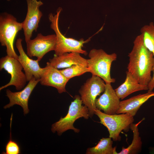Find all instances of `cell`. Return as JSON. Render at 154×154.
Listing matches in <instances>:
<instances>
[{
	"instance_id": "1",
	"label": "cell",
	"mask_w": 154,
	"mask_h": 154,
	"mask_svg": "<svg viewBox=\"0 0 154 154\" xmlns=\"http://www.w3.org/2000/svg\"><path fill=\"white\" fill-rule=\"evenodd\" d=\"M133 43V48L128 55L127 71L140 84L148 86L152 78L154 55L145 46L141 34L135 38Z\"/></svg>"
},
{
	"instance_id": "2",
	"label": "cell",
	"mask_w": 154,
	"mask_h": 154,
	"mask_svg": "<svg viewBox=\"0 0 154 154\" xmlns=\"http://www.w3.org/2000/svg\"><path fill=\"white\" fill-rule=\"evenodd\" d=\"M62 11L59 8L56 14L52 13L48 15V19L50 22V27L54 32L56 37V43L55 55L58 56L66 53L77 52L86 55L87 52L82 48L84 44L88 42L90 38L86 40L83 38L78 40L72 38H67L60 32L59 27V20L60 14Z\"/></svg>"
},
{
	"instance_id": "3",
	"label": "cell",
	"mask_w": 154,
	"mask_h": 154,
	"mask_svg": "<svg viewBox=\"0 0 154 154\" xmlns=\"http://www.w3.org/2000/svg\"><path fill=\"white\" fill-rule=\"evenodd\" d=\"M88 56L89 58L87 60L90 72L101 78L106 84L115 82V79L111 77L110 69L112 62L116 60V54H109L102 49H93Z\"/></svg>"
},
{
	"instance_id": "4",
	"label": "cell",
	"mask_w": 154,
	"mask_h": 154,
	"mask_svg": "<svg viewBox=\"0 0 154 154\" xmlns=\"http://www.w3.org/2000/svg\"><path fill=\"white\" fill-rule=\"evenodd\" d=\"M82 104L80 96L75 95L74 101L69 106L66 115L64 117H61L58 121L52 125V132L55 133L56 132L59 135L70 129L73 130L76 133H79L80 130L74 126L75 121L80 117L88 119L90 117L88 108L85 106L82 105Z\"/></svg>"
},
{
	"instance_id": "5",
	"label": "cell",
	"mask_w": 154,
	"mask_h": 154,
	"mask_svg": "<svg viewBox=\"0 0 154 154\" xmlns=\"http://www.w3.org/2000/svg\"><path fill=\"white\" fill-rule=\"evenodd\" d=\"M23 28L22 22L19 23L11 14L7 13L0 15V42L2 46L6 47L7 55L18 59L19 56L15 52L13 43L18 32Z\"/></svg>"
},
{
	"instance_id": "6",
	"label": "cell",
	"mask_w": 154,
	"mask_h": 154,
	"mask_svg": "<svg viewBox=\"0 0 154 154\" xmlns=\"http://www.w3.org/2000/svg\"><path fill=\"white\" fill-rule=\"evenodd\" d=\"M94 114L99 118L100 123L107 128L109 137L115 141L120 140V132L128 131L134 121L133 117L127 113L108 115L97 109Z\"/></svg>"
},
{
	"instance_id": "7",
	"label": "cell",
	"mask_w": 154,
	"mask_h": 154,
	"mask_svg": "<svg viewBox=\"0 0 154 154\" xmlns=\"http://www.w3.org/2000/svg\"><path fill=\"white\" fill-rule=\"evenodd\" d=\"M100 77L93 75L81 86L79 90L82 103L88 108L90 117H92L97 109L95 105L97 97L104 92L106 83Z\"/></svg>"
},
{
	"instance_id": "8",
	"label": "cell",
	"mask_w": 154,
	"mask_h": 154,
	"mask_svg": "<svg viewBox=\"0 0 154 154\" xmlns=\"http://www.w3.org/2000/svg\"><path fill=\"white\" fill-rule=\"evenodd\" d=\"M23 67L18 59L8 55L0 59V69H4L11 76L9 82L0 88V90L11 86H14L17 90L24 88L27 82L25 73L22 71Z\"/></svg>"
},
{
	"instance_id": "9",
	"label": "cell",
	"mask_w": 154,
	"mask_h": 154,
	"mask_svg": "<svg viewBox=\"0 0 154 154\" xmlns=\"http://www.w3.org/2000/svg\"><path fill=\"white\" fill-rule=\"evenodd\" d=\"M27 54L31 57H37L38 61L48 52L54 50L56 43L55 34L44 36L38 33L34 39L26 42Z\"/></svg>"
},
{
	"instance_id": "10",
	"label": "cell",
	"mask_w": 154,
	"mask_h": 154,
	"mask_svg": "<svg viewBox=\"0 0 154 154\" xmlns=\"http://www.w3.org/2000/svg\"><path fill=\"white\" fill-rule=\"evenodd\" d=\"M26 0L27 11L25 19L22 23L23 29L26 42L31 39L33 32L37 31L39 23L42 15L39 7L43 3L40 0Z\"/></svg>"
},
{
	"instance_id": "11",
	"label": "cell",
	"mask_w": 154,
	"mask_h": 154,
	"mask_svg": "<svg viewBox=\"0 0 154 154\" xmlns=\"http://www.w3.org/2000/svg\"><path fill=\"white\" fill-rule=\"evenodd\" d=\"M39 81L40 79L36 80L33 78L29 81L26 86L20 91L13 92L9 89H7L6 96L9 98V102L4 106V108H9L14 105H18L22 108L24 115L28 114L29 111L28 106L29 97Z\"/></svg>"
},
{
	"instance_id": "12",
	"label": "cell",
	"mask_w": 154,
	"mask_h": 154,
	"mask_svg": "<svg viewBox=\"0 0 154 154\" xmlns=\"http://www.w3.org/2000/svg\"><path fill=\"white\" fill-rule=\"evenodd\" d=\"M40 79V84L56 88L60 94L66 92V86L69 80L66 78L60 70L52 66L49 62L46 63Z\"/></svg>"
},
{
	"instance_id": "13",
	"label": "cell",
	"mask_w": 154,
	"mask_h": 154,
	"mask_svg": "<svg viewBox=\"0 0 154 154\" xmlns=\"http://www.w3.org/2000/svg\"><path fill=\"white\" fill-rule=\"evenodd\" d=\"M120 98L117 95L111 84L106 83L103 93L95 101L96 108L102 110L106 114H116L120 103Z\"/></svg>"
},
{
	"instance_id": "14",
	"label": "cell",
	"mask_w": 154,
	"mask_h": 154,
	"mask_svg": "<svg viewBox=\"0 0 154 154\" xmlns=\"http://www.w3.org/2000/svg\"><path fill=\"white\" fill-rule=\"evenodd\" d=\"M22 40L18 38L16 42V47L19 55L18 60L22 65L27 81L33 78L36 80L40 79L44 70V68H41L38 60H33L30 58L24 51L22 45Z\"/></svg>"
},
{
	"instance_id": "15",
	"label": "cell",
	"mask_w": 154,
	"mask_h": 154,
	"mask_svg": "<svg viewBox=\"0 0 154 154\" xmlns=\"http://www.w3.org/2000/svg\"><path fill=\"white\" fill-rule=\"evenodd\" d=\"M153 96L154 92H148L120 101L116 114L127 113L134 117L142 105Z\"/></svg>"
},
{
	"instance_id": "16",
	"label": "cell",
	"mask_w": 154,
	"mask_h": 154,
	"mask_svg": "<svg viewBox=\"0 0 154 154\" xmlns=\"http://www.w3.org/2000/svg\"><path fill=\"white\" fill-rule=\"evenodd\" d=\"M49 62L53 67L58 69L67 68L73 65L79 64L88 67L87 59L77 52L66 53L55 55L49 59Z\"/></svg>"
},
{
	"instance_id": "17",
	"label": "cell",
	"mask_w": 154,
	"mask_h": 154,
	"mask_svg": "<svg viewBox=\"0 0 154 154\" xmlns=\"http://www.w3.org/2000/svg\"><path fill=\"white\" fill-rule=\"evenodd\" d=\"M124 82L115 90L120 99L122 100L131 94L138 91L148 90L147 86L140 84L128 71Z\"/></svg>"
},
{
	"instance_id": "18",
	"label": "cell",
	"mask_w": 154,
	"mask_h": 154,
	"mask_svg": "<svg viewBox=\"0 0 154 154\" xmlns=\"http://www.w3.org/2000/svg\"><path fill=\"white\" fill-rule=\"evenodd\" d=\"M145 119L143 118L136 123H132L130 128L133 133V139L131 144L127 148L122 147L121 151L117 154H137L139 153L141 150L142 142L139 135L138 126Z\"/></svg>"
},
{
	"instance_id": "19",
	"label": "cell",
	"mask_w": 154,
	"mask_h": 154,
	"mask_svg": "<svg viewBox=\"0 0 154 154\" xmlns=\"http://www.w3.org/2000/svg\"><path fill=\"white\" fill-rule=\"evenodd\" d=\"M140 31L143 37L144 44L154 56V23L153 22L145 25L141 29ZM151 80L148 85L151 89L154 88V67Z\"/></svg>"
},
{
	"instance_id": "20",
	"label": "cell",
	"mask_w": 154,
	"mask_h": 154,
	"mask_svg": "<svg viewBox=\"0 0 154 154\" xmlns=\"http://www.w3.org/2000/svg\"><path fill=\"white\" fill-rule=\"evenodd\" d=\"M110 137L102 138L95 146L88 148L86 154H117L116 147H112L113 141Z\"/></svg>"
},
{
	"instance_id": "21",
	"label": "cell",
	"mask_w": 154,
	"mask_h": 154,
	"mask_svg": "<svg viewBox=\"0 0 154 154\" xmlns=\"http://www.w3.org/2000/svg\"><path fill=\"white\" fill-rule=\"evenodd\" d=\"M60 71L63 76L69 80L75 76L90 72V70L87 66L79 64L73 65Z\"/></svg>"
},
{
	"instance_id": "22",
	"label": "cell",
	"mask_w": 154,
	"mask_h": 154,
	"mask_svg": "<svg viewBox=\"0 0 154 154\" xmlns=\"http://www.w3.org/2000/svg\"><path fill=\"white\" fill-rule=\"evenodd\" d=\"M21 153L20 146L15 141L12 140L11 137L6 144L5 152L3 154H19Z\"/></svg>"
},
{
	"instance_id": "23",
	"label": "cell",
	"mask_w": 154,
	"mask_h": 154,
	"mask_svg": "<svg viewBox=\"0 0 154 154\" xmlns=\"http://www.w3.org/2000/svg\"><path fill=\"white\" fill-rule=\"evenodd\" d=\"M152 153H154V148L153 149V150L152 151Z\"/></svg>"
},
{
	"instance_id": "24",
	"label": "cell",
	"mask_w": 154,
	"mask_h": 154,
	"mask_svg": "<svg viewBox=\"0 0 154 154\" xmlns=\"http://www.w3.org/2000/svg\"></svg>"
}]
</instances>
